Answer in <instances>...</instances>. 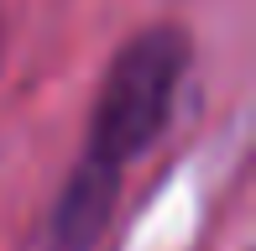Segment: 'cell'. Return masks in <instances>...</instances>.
I'll return each mask as SVG.
<instances>
[{"instance_id":"obj_1","label":"cell","mask_w":256,"mask_h":251,"mask_svg":"<svg viewBox=\"0 0 256 251\" xmlns=\"http://www.w3.org/2000/svg\"><path fill=\"white\" fill-rule=\"evenodd\" d=\"M183 68H188V37L178 26H152L115 52L89 116V146L52 210V251H94L115 214L126 168L172 120Z\"/></svg>"}]
</instances>
